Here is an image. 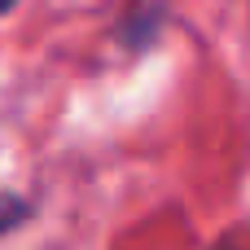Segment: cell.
<instances>
[{
    "label": "cell",
    "mask_w": 250,
    "mask_h": 250,
    "mask_svg": "<svg viewBox=\"0 0 250 250\" xmlns=\"http://www.w3.org/2000/svg\"><path fill=\"white\" fill-rule=\"evenodd\" d=\"M9 4H13V0H0V9H9Z\"/></svg>",
    "instance_id": "obj_1"
}]
</instances>
